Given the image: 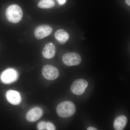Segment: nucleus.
I'll return each mask as SVG.
<instances>
[{"mask_svg":"<svg viewBox=\"0 0 130 130\" xmlns=\"http://www.w3.org/2000/svg\"><path fill=\"white\" fill-rule=\"evenodd\" d=\"M6 14L8 21L13 23H17L22 19L23 12L19 6L13 5L7 8Z\"/></svg>","mask_w":130,"mask_h":130,"instance_id":"1","label":"nucleus"},{"mask_svg":"<svg viewBox=\"0 0 130 130\" xmlns=\"http://www.w3.org/2000/svg\"><path fill=\"white\" fill-rule=\"evenodd\" d=\"M76 109L74 104L71 102L67 101L59 104L56 108V111L60 117L66 118L73 115Z\"/></svg>","mask_w":130,"mask_h":130,"instance_id":"2","label":"nucleus"},{"mask_svg":"<svg viewBox=\"0 0 130 130\" xmlns=\"http://www.w3.org/2000/svg\"><path fill=\"white\" fill-rule=\"evenodd\" d=\"M62 60L68 66H77L81 63L82 59L80 55L76 53H68L62 57Z\"/></svg>","mask_w":130,"mask_h":130,"instance_id":"3","label":"nucleus"},{"mask_svg":"<svg viewBox=\"0 0 130 130\" xmlns=\"http://www.w3.org/2000/svg\"><path fill=\"white\" fill-rule=\"evenodd\" d=\"M42 74L46 79L53 80L58 77L59 72L56 68L51 65H46L43 68Z\"/></svg>","mask_w":130,"mask_h":130,"instance_id":"4","label":"nucleus"},{"mask_svg":"<svg viewBox=\"0 0 130 130\" xmlns=\"http://www.w3.org/2000/svg\"><path fill=\"white\" fill-rule=\"evenodd\" d=\"M88 86V83L84 79H79L75 80L71 86V90L74 94L81 95L83 94Z\"/></svg>","mask_w":130,"mask_h":130,"instance_id":"5","label":"nucleus"},{"mask_svg":"<svg viewBox=\"0 0 130 130\" xmlns=\"http://www.w3.org/2000/svg\"><path fill=\"white\" fill-rule=\"evenodd\" d=\"M18 74L16 70L8 69L2 73L1 79L3 83L6 84L12 83L18 79Z\"/></svg>","mask_w":130,"mask_h":130,"instance_id":"6","label":"nucleus"},{"mask_svg":"<svg viewBox=\"0 0 130 130\" xmlns=\"http://www.w3.org/2000/svg\"><path fill=\"white\" fill-rule=\"evenodd\" d=\"M53 29L51 26L43 25L38 26L35 30L34 35L38 40H41L51 35Z\"/></svg>","mask_w":130,"mask_h":130,"instance_id":"7","label":"nucleus"},{"mask_svg":"<svg viewBox=\"0 0 130 130\" xmlns=\"http://www.w3.org/2000/svg\"><path fill=\"white\" fill-rule=\"evenodd\" d=\"M43 112L40 107H35L30 109L27 113L26 118L28 121L34 122L37 121L42 116Z\"/></svg>","mask_w":130,"mask_h":130,"instance_id":"8","label":"nucleus"},{"mask_svg":"<svg viewBox=\"0 0 130 130\" xmlns=\"http://www.w3.org/2000/svg\"><path fill=\"white\" fill-rule=\"evenodd\" d=\"M6 97L8 101L12 105H18L21 102V95L16 91L8 90L6 94Z\"/></svg>","mask_w":130,"mask_h":130,"instance_id":"9","label":"nucleus"},{"mask_svg":"<svg viewBox=\"0 0 130 130\" xmlns=\"http://www.w3.org/2000/svg\"><path fill=\"white\" fill-rule=\"evenodd\" d=\"M56 48L54 44L49 43L45 45L42 51L43 57L47 59L53 58L55 55Z\"/></svg>","mask_w":130,"mask_h":130,"instance_id":"10","label":"nucleus"},{"mask_svg":"<svg viewBox=\"0 0 130 130\" xmlns=\"http://www.w3.org/2000/svg\"><path fill=\"white\" fill-rule=\"evenodd\" d=\"M127 122L126 117L121 115L117 117L113 123V126L116 130H123L125 127Z\"/></svg>","mask_w":130,"mask_h":130,"instance_id":"11","label":"nucleus"},{"mask_svg":"<svg viewBox=\"0 0 130 130\" xmlns=\"http://www.w3.org/2000/svg\"><path fill=\"white\" fill-rule=\"evenodd\" d=\"M54 36L56 40L61 44H65L68 41L69 35L66 30L63 29H60L55 32Z\"/></svg>","mask_w":130,"mask_h":130,"instance_id":"12","label":"nucleus"},{"mask_svg":"<svg viewBox=\"0 0 130 130\" xmlns=\"http://www.w3.org/2000/svg\"><path fill=\"white\" fill-rule=\"evenodd\" d=\"M55 3L54 0H40L38 3V7L42 9H48L54 7Z\"/></svg>","mask_w":130,"mask_h":130,"instance_id":"13","label":"nucleus"},{"mask_svg":"<svg viewBox=\"0 0 130 130\" xmlns=\"http://www.w3.org/2000/svg\"><path fill=\"white\" fill-rule=\"evenodd\" d=\"M47 123L44 121H41L38 123L37 125V129L38 130L46 129Z\"/></svg>","mask_w":130,"mask_h":130,"instance_id":"14","label":"nucleus"},{"mask_svg":"<svg viewBox=\"0 0 130 130\" xmlns=\"http://www.w3.org/2000/svg\"><path fill=\"white\" fill-rule=\"evenodd\" d=\"M47 130H56L55 126L53 124L50 122L47 123Z\"/></svg>","mask_w":130,"mask_h":130,"instance_id":"15","label":"nucleus"},{"mask_svg":"<svg viewBox=\"0 0 130 130\" xmlns=\"http://www.w3.org/2000/svg\"><path fill=\"white\" fill-rule=\"evenodd\" d=\"M59 4L61 5H64L66 2V0H57Z\"/></svg>","mask_w":130,"mask_h":130,"instance_id":"16","label":"nucleus"},{"mask_svg":"<svg viewBox=\"0 0 130 130\" xmlns=\"http://www.w3.org/2000/svg\"><path fill=\"white\" fill-rule=\"evenodd\" d=\"M87 130H97L95 128L92 127H89L87 129Z\"/></svg>","mask_w":130,"mask_h":130,"instance_id":"17","label":"nucleus"},{"mask_svg":"<svg viewBox=\"0 0 130 130\" xmlns=\"http://www.w3.org/2000/svg\"><path fill=\"white\" fill-rule=\"evenodd\" d=\"M125 2L128 6H130V0H125Z\"/></svg>","mask_w":130,"mask_h":130,"instance_id":"18","label":"nucleus"}]
</instances>
